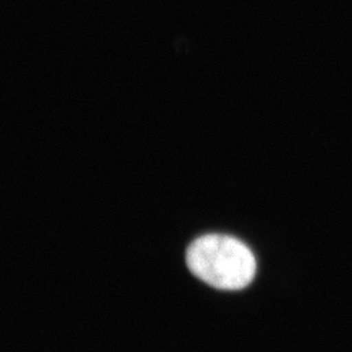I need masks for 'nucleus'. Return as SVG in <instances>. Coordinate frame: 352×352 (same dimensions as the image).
I'll return each mask as SVG.
<instances>
[{
    "instance_id": "obj_1",
    "label": "nucleus",
    "mask_w": 352,
    "mask_h": 352,
    "mask_svg": "<svg viewBox=\"0 0 352 352\" xmlns=\"http://www.w3.org/2000/svg\"><path fill=\"white\" fill-rule=\"evenodd\" d=\"M187 265L193 276L218 289L247 287L256 276V258L240 240L209 234L195 240L187 251Z\"/></svg>"
}]
</instances>
